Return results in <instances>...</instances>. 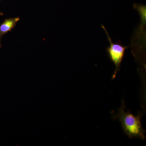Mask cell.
<instances>
[{
	"instance_id": "obj_5",
	"label": "cell",
	"mask_w": 146,
	"mask_h": 146,
	"mask_svg": "<svg viewBox=\"0 0 146 146\" xmlns=\"http://www.w3.org/2000/svg\"><path fill=\"white\" fill-rule=\"evenodd\" d=\"M3 13H2V12H1V11H0V15H1V16H3Z\"/></svg>"
},
{
	"instance_id": "obj_1",
	"label": "cell",
	"mask_w": 146,
	"mask_h": 146,
	"mask_svg": "<svg viewBox=\"0 0 146 146\" xmlns=\"http://www.w3.org/2000/svg\"><path fill=\"white\" fill-rule=\"evenodd\" d=\"M125 102L123 100L121 106L115 115V118L119 120L124 132L129 138L145 140V131L142 127L141 121L142 115L139 114L135 116L129 111H125Z\"/></svg>"
},
{
	"instance_id": "obj_3",
	"label": "cell",
	"mask_w": 146,
	"mask_h": 146,
	"mask_svg": "<svg viewBox=\"0 0 146 146\" xmlns=\"http://www.w3.org/2000/svg\"><path fill=\"white\" fill-rule=\"evenodd\" d=\"M20 20L19 17L7 18L0 25V48L1 47V41L3 36L9 32L11 31L16 27V24Z\"/></svg>"
},
{
	"instance_id": "obj_2",
	"label": "cell",
	"mask_w": 146,
	"mask_h": 146,
	"mask_svg": "<svg viewBox=\"0 0 146 146\" xmlns=\"http://www.w3.org/2000/svg\"><path fill=\"white\" fill-rule=\"evenodd\" d=\"M102 27L107 35L108 39L110 43V46L106 48V52L110 59L115 64V71L112 78V80H113L116 78L118 72L120 71L121 63L124 56L125 52L128 47L123 46L119 42L113 43L104 26L102 25Z\"/></svg>"
},
{
	"instance_id": "obj_4",
	"label": "cell",
	"mask_w": 146,
	"mask_h": 146,
	"mask_svg": "<svg viewBox=\"0 0 146 146\" xmlns=\"http://www.w3.org/2000/svg\"><path fill=\"white\" fill-rule=\"evenodd\" d=\"M133 8L136 9L140 14L141 19V22L143 25H146V5H141L134 4Z\"/></svg>"
},
{
	"instance_id": "obj_6",
	"label": "cell",
	"mask_w": 146,
	"mask_h": 146,
	"mask_svg": "<svg viewBox=\"0 0 146 146\" xmlns=\"http://www.w3.org/2000/svg\"><path fill=\"white\" fill-rule=\"evenodd\" d=\"M0 1H1V0H0Z\"/></svg>"
}]
</instances>
